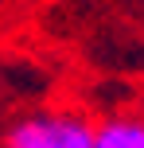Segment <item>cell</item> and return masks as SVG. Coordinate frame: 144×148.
Wrapping results in <instances>:
<instances>
[{"label": "cell", "instance_id": "obj_1", "mask_svg": "<svg viewBox=\"0 0 144 148\" xmlns=\"http://www.w3.org/2000/svg\"><path fill=\"white\" fill-rule=\"evenodd\" d=\"M98 125L70 109H43L12 121L0 148H93Z\"/></svg>", "mask_w": 144, "mask_h": 148}, {"label": "cell", "instance_id": "obj_2", "mask_svg": "<svg viewBox=\"0 0 144 148\" xmlns=\"http://www.w3.org/2000/svg\"><path fill=\"white\" fill-rule=\"evenodd\" d=\"M93 148H144V117H109L98 125Z\"/></svg>", "mask_w": 144, "mask_h": 148}]
</instances>
